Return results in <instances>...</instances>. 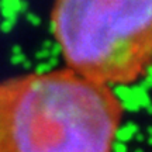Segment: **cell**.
<instances>
[{"mask_svg": "<svg viewBox=\"0 0 152 152\" xmlns=\"http://www.w3.org/2000/svg\"><path fill=\"white\" fill-rule=\"evenodd\" d=\"M26 20H27L31 26H34V27L41 26V18H39L35 13H30V11H27V13H26Z\"/></svg>", "mask_w": 152, "mask_h": 152, "instance_id": "cell-7", "label": "cell"}, {"mask_svg": "<svg viewBox=\"0 0 152 152\" xmlns=\"http://www.w3.org/2000/svg\"><path fill=\"white\" fill-rule=\"evenodd\" d=\"M49 72H52V69L48 66L47 62H39L37 66H35V71H34V75H38V76H42V75H47Z\"/></svg>", "mask_w": 152, "mask_h": 152, "instance_id": "cell-6", "label": "cell"}, {"mask_svg": "<svg viewBox=\"0 0 152 152\" xmlns=\"http://www.w3.org/2000/svg\"><path fill=\"white\" fill-rule=\"evenodd\" d=\"M47 64H48V66L51 68V69H54L55 66L58 65V58H54V56H49L48 61H47Z\"/></svg>", "mask_w": 152, "mask_h": 152, "instance_id": "cell-13", "label": "cell"}, {"mask_svg": "<svg viewBox=\"0 0 152 152\" xmlns=\"http://www.w3.org/2000/svg\"><path fill=\"white\" fill-rule=\"evenodd\" d=\"M51 47H52V41H51V39H47V41H44L42 42V48L41 49H51Z\"/></svg>", "mask_w": 152, "mask_h": 152, "instance_id": "cell-15", "label": "cell"}, {"mask_svg": "<svg viewBox=\"0 0 152 152\" xmlns=\"http://www.w3.org/2000/svg\"><path fill=\"white\" fill-rule=\"evenodd\" d=\"M49 54H51V56H54V58H58V56L62 54L61 45L56 42V41H55V42H52V47H51V49H49Z\"/></svg>", "mask_w": 152, "mask_h": 152, "instance_id": "cell-10", "label": "cell"}, {"mask_svg": "<svg viewBox=\"0 0 152 152\" xmlns=\"http://www.w3.org/2000/svg\"><path fill=\"white\" fill-rule=\"evenodd\" d=\"M131 100L135 102L140 109H145V110H151V103H149V97H148V92L144 90L141 86L134 85L131 86Z\"/></svg>", "mask_w": 152, "mask_h": 152, "instance_id": "cell-3", "label": "cell"}, {"mask_svg": "<svg viewBox=\"0 0 152 152\" xmlns=\"http://www.w3.org/2000/svg\"><path fill=\"white\" fill-rule=\"evenodd\" d=\"M21 65H23V68H24V69H30V68L33 66V62H31L30 59H26V61H24V62L21 64Z\"/></svg>", "mask_w": 152, "mask_h": 152, "instance_id": "cell-16", "label": "cell"}, {"mask_svg": "<svg viewBox=\"0 0 152 152\" xmlns=\"http://www.w3.org/2000/svg\"><path fill=\"white\" fill-rule=\"evenodd\" d=\"M121 107H123V110H127V111H130V113H137L138 110H141L140 109V106H138L135 102H132V100L121 103Z\"/></svg>", "mask_w": 152, "mask_h": 152, "instance_id": "cell-9", "label": "cell"}, {"mask_svg": "<svg viewBox=\"0 0 152 152\" xmlns=\"http://www.w3.org/2000/svg\"><path fill=\"white\" fill-rule=\"evenodd\" d=\"M16 23L17 20H3L1 24H0V31L1 33H10Z\"/></svg>", "mask_w": 152, "mask_h": 152, "instance_id": "cell-8", "label": "cell"}, {"mask_svg": "<svg viewBox=\"0 0 152 152\" xmlns=\"http://www.w3.org/2000/svg\"><path fill=\"white\" fill-rule=\"evenodd\" d=\"M11 54L13 55H17V54H23V48L20 45H14L13 48H11Z\"/></svg>", "mask_w": 152, "mask_h": 152, "instance_id": "cell-14", "label": "cell"}, {"mask_svg": "<svg viewBox=\"0 0 152 152\" xmlns=\"http://www.w3.org/2000/svg\"><path fill=\"white\" fill-rule=\"evenodd\" d=\"M49 56H51V54H49L48 49H39L37 54H35V58H37V59H48Z\"/></svg>", "mask_w": 152, "mask_h": 152, "instance_id": "cell-12", "label": "cell"}, {"mask_svg": "<svg viewBox=\"0 0 152 152\" xmlns=\"http://www.w3.org/2000/svg\"><path fill=\"white\" fill-rule=\"evenodd\" d=\"M0 9H7L16 14L27 13L28 3L26 0H0Z\"/></svg>", "mask_w": 152, "mask_h": 152, "instance_id": "cell-4", "label": "cell"}, {"mask_svg": "<svg viewBox=\"0 0 152 152\" xmlns=\"http://www.w3.org/2000/svg\"><path fill=\"white\" fill-rule=\"evenodd\" d=\"M111 87L71 69L0 83V152H113L123 118Z\"/></svg>", "mask_w": 152, "mask_h": 152, "instance_id": "cell-1", "label": "cell"}, {"mask_svg": "<svg viewBox=\"0 0 152 152\" xmlns=\"http://www.w3.org/2000/svg\"><path fill=\"white\" fill-rule=\"evenodd\" d=\"M26 59H27V56L24 54H17V55H11L10 62L13 65H20V64H23Z\"/></svg>", "mask_w": 152, "mask_h": 152, "instance_id": "cell-11", "label": "cell"}, {"mask_svg": "<svg viewBox=\"0 0 152 152\" xmlns=\"http://www.w3.org/2000/svg\"><path fill=\"white\" fill-rule=\"evenodd\" d=\"M51 21L69 69L87 80L128 86L151 65L152 0H55Z\"/></svg>", "mask_w": 152, "mask_h": 152, "instance_id": "cell-2", "label": "cell"}, {"mask_svg": "<svg viewBox=\"0 0 152 152\" xmlns=\"http://www.w3.org/2000/svg\"><path fill=\"white\" fill-rule=\"evenodd\" d=\"M138 130V127H137L134 123H128L127 125L124 127H120L118 130H117V134H115V141H127V140H130L131 137L134 135Z\"/></svg>", "mask_w": 152, "mask_h": 152, "instance_id": "cell-5", "label": "cell"}]
</instances>
